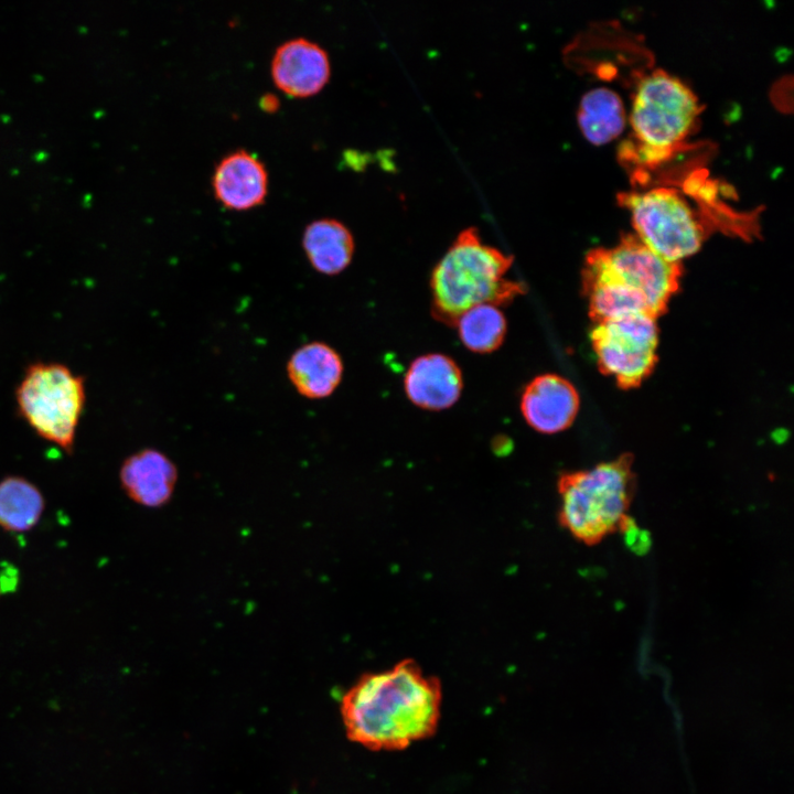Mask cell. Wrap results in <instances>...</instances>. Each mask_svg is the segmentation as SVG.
Instances as JSON below:
<instances>
[{
  "instance_id": "9a60e30c",
  "label": "cell",
  "mask_w": 794,
  "mask_h": 794,
  "mask_svg": "<svg viewBox=\"0 0 794 794\" xmlns=\"http://www.w3.org/2000/svg\"><path fill=\"white\" fill-rule=\"evenodd\" d=\"M302 247L311 267L326 276L345 270L354 255V238L350 229L334 218H320L304 228Z\"/></svg>"
},
{
  "instance_id": "3957f363",
  "label": "cell",
  "mask_w": 794,
  "mask_h": 794,
  "mask_svg": "<svg viewBox=\"0 0 794 794\" xmlns=\"http://www.w3.org/2000/svg\"><path fill=\"white\" fill-rule=\"evenodd\" d=\"M513 261V256L483 244L478 228L461 230L431 273L433 318L454 326L475 305L512 302L525 292L523 283L505 277Z\"/></svg>"
},
{
  "instance_id": "5bb4252c",
  "label": "cell",
  "mask_w": 794,
  "mask_h": 794,
  "mask_svg": "<svg viewBox=\"0 0 794 794\" xmlns=\"http://www.w3.org/2000/svg\"><path fill=\"white\" fill-rule=\"evenodd\" d=\"M287 376L299 395L308 399L331 396L343 377V361L329 344L313 341L298 347L286 365Z\"/></svg>"
},
{
  "instance_id": "52a82bcc",
  "label": "cell",
  "mask_w": 794,
  "mask_h": 794,
  "mask_svg": "<svg viewBox=\"0 0 794 794\" xmlns=\"http://www.w3.org/2000/svg\"><path fill=\"white\" fill-rule=\"evenodd\" d=\"M618 198L631 214L635 236L664 259L680 264L700 249L708 226L677 190L657 186Z\"/></svg>"
},
{
  "instance_id": "5b68a950",
  "label": "cell",
  "mask_w": 794,
  "mask_h": 794,
  "mask_svg": "<svg viewBox=\"0 0 794 794\" xmlns=\"http://www.w3.org/2000/svg\"><path fill=\"white\" fill-rule=\"evenodd\" d=\"M632 464L625 453L559 479V521L575 538L594 545L621 528L634 493Z\"/></svg>"
},
{
  "instance_id": "ba28073f",
  "label": "cell",
  "mask_w": 794,
  "mask_h": 794,
  "mask_svg": "<svg viewBox=\"0 0 794 794\" xmlns=\"http://www.w3.org/2000/svg\"><path fill=\"white\" fill-rule=\"evenodd\" d=\"M590 339L600 371L621 388L637 387L656 365L658 330L651 315L630 314L596 323Z\"/></svg>"
},
{
  "instance_id": "8fae6325",
  "label": "cell",
  "mask_w": 794,
  "mask_h": 794,
  "mask_svg": "<svg viewBox=\"0 0 794 794\" xmlns=\"http://www.w3.org/2000/svg\"><path fill=\"white\" fill-rule=\"evenodd\" d=\"M178 468L163 452L147 448L129 455L121 464L119 480L135 503L158 508L170 502L178 482Z\"/></svg>"
},
{
  "instance_id": "30bf717a",
  "label": "cell",
  "mask_w": 794,
  "mask_h": 794,
  "mask_svg": "<svg viewBox=\"0 0 794 794\" xmlns=\"http://www.w3.org/2000/svg\"><path fill=\"white\" fill-rule=\"evenodd\" d=\"M575 386L557 374H543L522 393L521 411L526 422L541 433H557L573 422L579 410Z\"/></svg>"
},
{
  "instance_id": "9c48e42d",
  "label": "cell",
  "mask_w": 794,
  "mask_h": 794,
  "mask_svg": "<svg viewBox=\"0 0 794 794\" xmlns=\"http://www.w3.org/2000/svg\"><path fill=\"white\" fill-rule=\"evenodd\" d=\"M270 71L280 90L291 97L304 98L325 86L331 66L328 53L319 44L296 37L277 47Z\"/></svg>"
},
{
  "instance_id": "ac0fdd59",
  "label": "cell",
  "mask_w": 794,
  "mask_h": 794,
  "mask_svg": "<svg viewBox=\"0 0 794 794\" xmlns=\"http://www.w3.org/2000/svg\"><path fill=\"white\" fill-rule=\"evenodd\" d=\"M460 341L474 353H491L504 342L507 323L494 304L475 305L463 312L455 322Z\"/></svg>"
},
{
  "instance_id": "6da1fadb",
  "label": "cell",
  "mask_w": 794,
  "mask_h": 794,
  "mask_svg": "<svg viewBox=\"0 0 794 794\" xmlns=\"http://www.w3.org/2000/svg\"><path fill=\"white\" fill-rule=\"evenodd\" d=\"M440 705L439 680L403 661L363 675L342 697L341 716L352 741L371 750H398L433 734Z\"/></svg>"
},
{
  "instance_id": "8992f818",
  "label": "cell",
  "mask_w": 794,
  "mask_h": 794,
  "mask_svg": "<svg viewBox=\"0 0 794 794\" xmlns=\"http://www.w3.org/2000/svg\"><path fill=\"white\" fill-rule=\"evenodd\" d=\"M20 415L43 439L72 452L86 393L83 377L60 363L31 364L17 394Z\"/></svg>"
},
{
  "instance_id": "7c38bea8",
  "label": "cell",
  "mask_w": 794,
  "mask_h": 794,
  "mask_svg": "<svg viewBox=\"0 0 794 794\" xmlns=\"http://www.w3.org/2000/svg\"><path fill=\"white\" fill-rule=\"evenodd\" d=\"M407 397L416 406L442 410L454 405L463 388L462 372L449 356L426 354L412 361L405 375Z\"/></svg>"
},
{
  "instance_id": "277c9868",
  "label": "cell",
  "mask_w": 794,
  "mask_h": 794,
  "mask_svg": "<svg viewBox=\"0 0 794 794\" xmlns=\"http://www.w3.org/2000/svg\"><path fill=\"white\" fill-rule=\"evenodd\" d=\"M701 111L694 92L663 69L644 75L636 84L630 112L633 140L620 158L652 167L668 159L686 140Z\"/></svg>"
},
{
  "instance_id": "7a4b0ae2",
  "label": "cell",
  "mask_w": 794,
  "mask_h": 794,
  "mask_svg": "<svg viewBox=\"0 0 794 794\" xmlns=\"http://www.w3.org/2000/svg\"><path fill=\"white\" fill-rule=\"evenodd\" d=\"M682 272L680 264L664 259L635 235L611 248H594L582 269L590 318L596 323L639 313L657 319L678 291Z\"/></svg>"
},
{
  "instance_id": "2e32d148",
  "label": "cell",
  "mask_w": 794,
  "mask_h": 794,
  "mask_svg": "<svg viewBox=\"0 0 794 794\" xmlns=\"http://www.w3.org/2000/svg\"><path fill=\"white\" fill-rule=\"evenodd\" d=\"M577 120L583 137L601 146L614 140L625 128L626 111L616 92L596 87L580 99Z\"/></svg>"
},
{
  "instance_id": "e0dca14e",
  "label": "cell",
  "mask_w": 794,
  "mask_h": 794,
  "mask_svg": "<svg viewBox=\"0 0 794 794\" xmlns=\"http://www.w3.org/2000/svg\"><path fill=\"white\" fill-rule=\"evenodd\" d=\"M45 502L42 492L29 480L8 476L0 481V527L23 533L40 521Z\"/></svg>"
},
{
  "instance_id": "d6986e66",
  "label": "cell",
  "mask_w": 794,
  "mask_h": 794,
  "mask_svg": "<svg viewBox=\"0 0 794 794\" xmlns=\"http://www.w3.org/2000/svg\"><path fill=\"white\" fill-rule=\"evenodd\" d=\"M259 106L267 112H273L279 108V99L273 94H265L259 100Z\"/></svg>"
},
{
  "instance_id": "4fadbf2b",
  "label": "cell",
  "mask_w": 794,
  "mask_h": 794,
  "mask_svg": "<svg viewBox=\"0 0 794 794\" xmlns=\"http://www.w3.org/2000/svg\"><path fill=\"white\" fill-rule=\"evenodd\" d=\"M216 200L234 211H246L262 204L268 192V173L264 163L246 150L225 155L212 179Z\"/></svg>"
}]
</instances>
